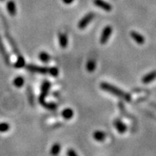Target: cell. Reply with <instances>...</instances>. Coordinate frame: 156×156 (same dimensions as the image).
Instances as JSON below:
<instances>
[{
	"label": "cell",
	"instance_id": "obj_1",
	"mask_svg": "<svg viewBox=\"0 0 156 156\" xmlns=\"http://www.w3.org/2000/svg\"><path fill=\"white\" fill-rule=\"evenodd\" d=\"M100 87L103 90L106 91V92H109L111 94L115 95L116 97L120 98L123 99L126 101H131V96L129 94L126 93L125 91H123L122 90L118 88V87H115L113 85H111L108 83H105L103 82L100 84Z\"/></svg>",
	"mask_w": 156,
	"mask_h": 156
},
{
	"label": "cell",
	"instance_id": "obj_2",
	"mask_svg": "<svg viewBox=\"0 0 156 156\" xmlns=\"http://www.w3.org/2000/svg\"><path fill=\"white\" fill-rule=\"evenodd\" d=\"M51 87V83L48 81H44L41 86V95L39 97V101L42 105H45L46 101H45V98L47 97L48 91Z\"/></svg>",
	"mask_w": 156,
	"mask_h": 156
},
{
	"label": "cell",
	"instance_id": "obj_3",
	"mask_svg": "<svg viewBox=\"0 0 156 156\" xmlns=\"http://www.w3.org/2000/svg\"><path fill=\"white\" fill-rule=\"evenodd\" d=\"M95 18V14L93 13V12H90L88 14H86L83 18H82L80 21L79 22V24H78V26L80 30H83L85 29L91 22L92 20Z\"/></svg>",
	"mask_w": 156,
	"mask_h": 156
},
{
	"label": "cell",
	"instance_id": "obj_4",
	"mask_svg": "<svg viewBox=\"0 0 156 156\" xmlns=\"http://www.w3.org/2000/svg\"><path fill=\"white\" fill-rule=\"evenodd\" d=\"M112 32H113V28L111 27L110 26H105L102 30V33H101V37H100V43L101 44H105L108 42L109 37H110L111 34H112Z\"/></svg>",
	"mask_w": 156,
	"mask_h": 156
},
{
	"label": "cell",
	"instance_id": "obj_5",
	"mask_svg": "<svg viewBox=\"0 0 156 156\" xmlns=\"http://www.w3.org/2000/svg\"><path fill=\"white\" fill-rule=\"evenodd\" d=\"M28 71H32V72H36V73H40V74H46L48 72V69L46 67H39V66L33 65V64H29L26 67Z\"/></svg>",
	"mask_w": 156,
	"mask_h": 156
},
{
	"label": "cell",
	"instance_id": "obj_6",
	"mask_svg": "<svg viewBox=\"0 0 156 156\" xmlns=\"http://www.w3.org/2000/svg\"><path fill=\"white\" fill-rule=\"evenodd\" d=\"M94 3L95 6H97L98 7L101 8L105 11H111L112 10V6H111L110 4L104 1V0H94Z\"/></svg>",
	"mask_w": 156,
	"mask_h": 156
},
{
	"label": "cell",
	"instance_id": "obj_7",
	"mask_svg": "<svg viewBox=\"0 0 156 156\" xmlns=\"http://www.w3.org/2000/svg\"><path fill=\"white\" fill-rule=\"evenodd\" d=\"M114 126L115 128H116V129H117V132L121 133V134L125 133L127 131L126 125L124 124V123H123L121 120H119V119H116V120H115Z\"/></svg>",
	"mask_w": 156,
	"mask_h": 156
},
{
	"label": "cell",
	"instance_id": "obj_8",
	"mask_svg": "<svg viewBox=\"0 0 156 156\" xmlns=\"http://www.w3.org/2000/svg\"><path fill=\"white\" fill-rule=\"evenodd\" d=\"M130 36L136 42L137 44H143L145 42V38L140 34L137 33V32L132 31L130 33Z\"/></svg>",
	"mask_w": 156,
	"mask_h": 156
},
{
	"label": "cell",
	"instance_id": "obj_9",
	"mask_svg": "<svg viewBox=\"0 0 156 156\" xmlns=\"http://www.w3.org/2000/svg\"><path fill=\"white\" fill-rule=\"evenodd\" d=\"M155 79H156V71H151L150 73L147 74L146 75H144L142 79V82L143 83L148 84V83L154 81Z\"/></svg>",
	"mask_w": 156,
	"mask_h": 156
},
{
	"label": "cell",
	"instance_id": "obj_10",
	"mask_svg": "<svg viewBox=\"0 0 156 156\" xmlns=\"http://www.w3.org/2000/svg\"><path fill=\"white\" fill-rule=\"evenodd\" d=\"M93 137L98 142H103L106 138V134L102 131H95L93 134Z\"/></svg>",
	"mask_w": 156,
	"mask_h": 156
},
{
	"label": "cell",
	"instance_id": "obj_11",
	"mask_svg": "<svg viewBox=\"0 0 156 156\" xmlns=\"http://www.w3.org/2000/svg\"><path fill=\"white\" fill-rule=\"evenodd\" d=\"M67 43H68V39L66 34L59 33V46L62 48H65L67 46Z\"/></svg>",
	"mask_w": 156,
	"mask_h": 156
},
{
	"label": "cell",
	"instance_id": "obj_12",
	"mask_svg": "<svg viewBox=\"0 0 156 156\" xmlns=\"http://www.w3.org/2000/svg\"><path fill=\"white\" fill-rule=\"evenodd\" d=\"M6 8L9 12L10 15L14 16L16 14V5L15 2L13 0H10L8 1L7 4H6Z\"/></svg>",
	"mask_w": 156,
	"mask_h": 156
},
{
	"label": "cell",
	"instance_id": "obj_13",
	"mask_svg": "<svg viewBox=\"0 0 156 156\" xmlns=\"http://www.w3.org/2000/svg\"><path fill=\"white\" fill-rule=\"evenodd\" d=\"M61 115L62 117L64 119H66V120H70V119H71L73 117L74 112L71 108H66V109H64L62 111Z\"/></svg>",
	"mask_w": 156,
	"mask_h": 156
},
{
	"label": "cell",
	"instance_id": "obj_14",
	"mask_svg": "<svg viewBox=\"0 0 156 156\" xmlns=\"http://www.w3.org/2000/svg\"><path fill=\"white\" fill-rule=\"evenodd\" d=\"M60 150H61V146H60V144H58V143H55L51 147L50 154H51V156H57L59 154V152H60Z\"/></svg>",
	"mask_w": 156,
	"mask_h": 156
},
{
	"label": "cell",
	"instance_id": "obj_15",
	"mask_svg": "<svg viewBox=\"0 0 156 156\" xmlns=\"http://www.w3.org/2000/svg\"><path fill=\"white\" fill-rule=\"evenodd\" d=\"M96 69V62L94 59H89L87 63V70L89 72H94Z\"/></svg>",
	"mask_w": 156,
	"mask_h": 156
},
{
	"label": "cell",
	"instance_id": "obj_16",
	"mask_svg": "<svg viewBox=\"0 0 156 156\" xmlns=\"http://www.w3.org/2000/svg\"><path fill=\"white\" fill-rule=\"evenodd\" d=\"M39 59L43 63H48L50 60L51 57H50V55L47 52H45V51H41L39 54Z\"/></svg>",
	"mask_w": 156,
	"mask_h": 156
},
{
	"label": "cell",
	"instance_id": "obj_17",
	"mask_svg": "<svg viewBox=\"0 0 156 156\" xmlns=\"http://www.w3.org/2000/svg\"><path fill=\"white\" fill-rule=\"evenodd\" d=\"M24 83H25V79L22 76H18L14 79V85L18 88L22 87L24 85Z\"/></svg>",
	"mask_w": 156,
	"mask_h": 156
},
{
	"label": "cell",
	"instance_id": "obj_18",
	"mask_svg": "<svg viewBox=\"0 0 156 156\" xmlns=\"http://www.w3.org/2000/svg\"><path fill=\"white\" fill-rule=\"evenodd\" d=\"M26 64V61H25V59H24L22 56L19 55L16 61L15 64H14V67H17V68H21V67H23Z\"/></svg>",
	"mask_w": 156,
	"mask_h": 156
},
{
	"label": "cell",
	"instance_id": "obj_19",
	"mask_svg": "<svg viewBox=\"0 0 156 156\" xmlns=\"http://www.w3.org/2000/svg\"><path fill=\"white\" fill-rule=\"evenodd\" d=\"M10 129L8 123H0V133H6Z\"/></svg>",
	"mask_w": 156,
	"mask_h": 156
},
{
	"label": "cell",
	"instance_id": "obj_20",
	"mask_svg": "<svg viewBox=\"0 0 156 156\" xmlns=\"http://www.w3.org/2000/svg\"><path fill=\"white\" fill-rule=\"evenodd\" d=\"M48 73L51 75V76H54V77H56L58 75H59V71L56 67H51L48 69Z\"/></svg>",
	"mask_w": 156,
	"mask_h": 156
},
{
	"label": "cell",
	"instance_id": "obj_21",
	"mask_svg": "<svg viewBox=\"0 0 156 156\" xmlns=\"http://www.w3.org/2000/svg\"><path fill=\"white\" fill-rule=\"evenodd\" d=\"M47 109H50V110H55L56 109V107L57 105H55V103H46L45 105H44Z\"/></svg>",
	"mask_w": 156,
	"mask_h": 156
},
{
	"label": "cell",
	"instance_id": "obj_22",
	"mask_svg": "<svg viewBox=\"0 0 156 156\" xmlns=\"http://www.w3.org/2000/svg\"><path fill=\"white\" fill-rule=\"evenodd\" d=\"M0 51H1L2 54L3 55L4 57H5L4 59H6V61L8 62V59H9V58H8V55L6 54V50L4 49V48H3V46H2V42H1V41H0Z\"/></svg>",
	"mask_w": 156,
	"mask_h": 156
},
{
	"label": "cell",
	"instance_id": "obj_23",
	"mask_svg": "<svg viewBox=\"0 0 156 156\" xmlns=\"http://www.w3.org/2000/svg\"><path fill=\"white\" fill-rule=\"evenodd\" d=\"M67 156H79L76 153L75 151H74L73 149H69V150L67 151Z\"/></svg>",
	"mask_w": 156,
	"mask_h": 156
},
{
	"label": "cell",
	"instance_id": "obj_24",
	"mask_svg": "<svg viewBox=\"0 0 156 156\" xmlns=\"http://www.w3.org/2000/svg\"><path fill=\"white\" fill-rule=\"evenodd\" d=\"M74 0H63V2L65 4H71L73 2Z\"/></svg>",
	"mask_w": 156,
	"mask_h": 156
},
{
	"label": "cell",
	"instance_id": "obj_25",
	"mask_svg": "<svg viewBox=\"0 0 156 156\" xmlns=\"http://www.w3.org/2000/svg\"><path fill=\"white\" fill-rule=\"evenodd\" d=\"M1 1H3V0H1Z\"/></svg>",
	"mask_w": 156,
	"mask_h": 156
}]
</instances>
